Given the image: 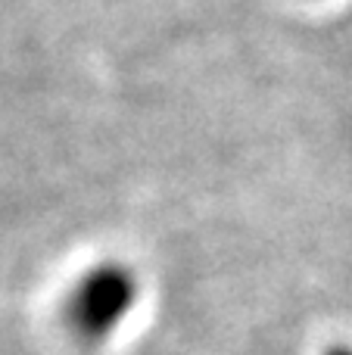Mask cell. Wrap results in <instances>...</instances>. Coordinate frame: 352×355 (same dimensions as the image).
Returning a JSON list of instances; mask_svg holds the SVG:
<instances>
[{"label":"cell","instance_id":"cell-1","mask_svg":"<svg viewBox=\"0 0 352 355\" xmlns=\"http://www.w3.org/2000/svg\"><path fill=\"white\" fill-rule=\"evenodd\" d=\"M141 284L134 271L122 262H100L87 268L62 300V324L78 343H106L131 309L137 306Z\"/></svg>","mask_w":352,"mask_h":355},{"label":"cell","instance_id":"cell-2","mask_svg":"<svg viewBox=\"0 0 352 355\" xmlns=\"http://www.w3.org/2000/svg\"><path fill=\"white\" fill-rule=\"evenodd\" d=\"M324 355H352V349H349V346H331Z\"/></svg>","mask_w":352,"mask_h":355}]
</instances>
